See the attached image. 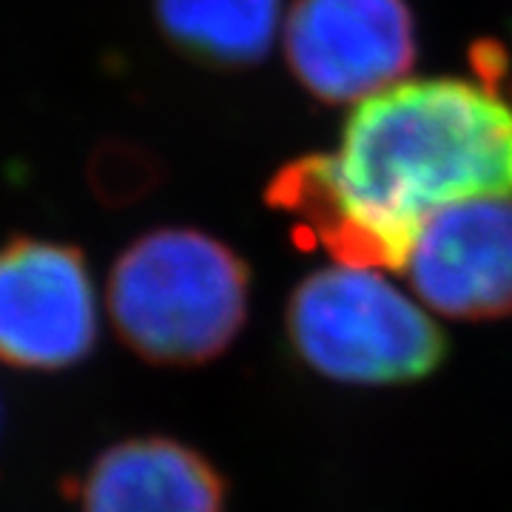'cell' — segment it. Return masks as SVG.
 <instances>
[{"label":"cell","mask_w":512,"mask_h":512,"mask_svg":"<svg viewBox=\"0 0 512 512\" xmlns=\"http://www.w3.org/2000/svg\"><path fill=\"white\" fill-rule=\"evenodd\" d=\"M493 89H498V92H504L512 100V80H501V83H495Z\"/></svg>","instance_id":"cell-9"},{"label":"cell","mask_w":512,"mask_h":512,"mask_svg":"<svg viewBox=\"0 0 512 512\" xmlns=\"http://www.w3.org/2000/svg\"><path fill=\"white\" fill-rule=\"evenodd\" d=\"M512 200V100L481 80H402L356 103L339 148L282 165L271 208L339 265L404 271L421 225L458 202Z\"/></svg>","instance_id":"cell-1"},{"label":"cell","mask_w":512,"mask_h":512,"mask_svg":"<svg viewBox=\"0 0 512 512\" xmlns=\"http://www.w3.org/2000/svg\"><path fill=\"white\" fill-rule=\"evenodd\" d=\"M97 293L86 256L69 242L15 237L0 245V362L55 373L97 342Z\"/></svg>","instance_id":"cell-4"},{"label":"cell","mask_w":512,"mask_h":512,"mask_svg":"<svg viewBox=\"0 0 512 512\" xmlns=\"http://www.w3.org/2000/svg\"><path fill=\"white\" fill-rule=\"evenodd\" d=\"M404 274L427 311L487 322L512 313V200L487 197L436 211Z\"/></svg>","instance_id":"cell-6"},{"label":"cell","mask_w":512,"mask_h":512,"mask_svg":"<svg viewBox=\"0 0 512 512\" xmlns=\"http://www.w3.org/2000/svg\"><path fill=\"white\" fill-rule=\"evenodd\" d=\"M111 322L143 362L197 367L234 345L248 319L245 259L197 228H154L128 245L109 274Z\"/></svg>","instance_id":"cell-2"},{"label":"cell","mask_w":512,"mask_h":512,"mask_svg":"<svg viewBox=\"0 0 512 512\" xmlns=\"http://www.w3.org/2000/svg\"><path fill=\"white\" fill-rule=\"evenodd\" d=\"M285 57L313 97L362 103L402 83L416 63V20L407 0H296Z\"/></svg>","instance_id":"cell-5"},{"label":"cell","mask_w":512,"mask_h":512,"mask_svg":"<svg viewBox=\"0 0 512 512\" xmlns=\"http://www.w3.org/2000/svg\"><path fill=\"white\" fill-rule=\"evenodd\" d=\"M157 26L185 57L211 69H245L268 55L282 0H154Z\"/></svg>","instance_id":"cell-8"},{"label":"cell","mask_w":512,"mask_h":512,"mask_svg":"<svg viewBox=\"0 0 512 512\" xmlns=\"http://www.w3.org/2000/svg\"><path fill=\"white\" fill-rule=\"evenodd\" d=\"M80 512H225L220 470L168 436L111 444L89 467Z\"/></svg>","instance_id":"cell-7"},{"label":"cell","mask_w":512,"mask_h":512,"mask_svg":"<svg viewBox=\"0 0 512 512\" xmlns=\"http://www.w3.org/2000/svg\"><path fill=\"white\" fill-rule=\"evenodd\" d=\"M285 330L296 359L330 382L387 387L427 379L447 336L382 271L333 262L293 288Z\"/></svg>","instance_id":"cell-3"}]
</instances>
